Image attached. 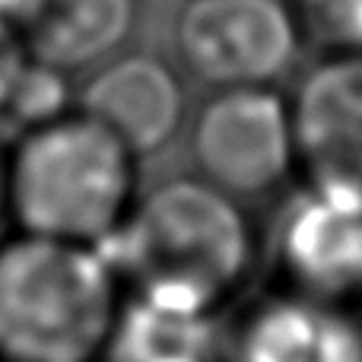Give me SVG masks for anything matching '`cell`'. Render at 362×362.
I'll use <instances>...</instances> for the list:
<instances>
[{"label":"cell","instance_id":"8","mask_svg":"<svg viewBox=\"0 0 362 362\" xmlns=\"http://www.w3.org/2000/svg\"><path fill=\"white\" fill-rule=\"evenodd\" d=\"M76 108L105 124L144 159L178 137L187 115V93L181 74L165 57L124 48L86 74Z\"/></svg>","mask_w":362,"mask_h":362},{"label":"cell","instance_id":"4","mask_svg":"<svg viewBox=\"0 0 362 362\" xmlns=\"http://www.w3.org/2000/svg\"><path fill=\"white\" fill-rule=\"evenodd\" d=\"M181 67L210 89L274 86L305 45L289 0H185L172 23Z\"/></svg>","mask_w":362,"mask_h":362},{"label":"cell","instance_id":"12","mask_svg":"<svg viewBox=\"0 0 362 362\" xmlns=\"http://www.w3.org/2000/svg\"><path fill=\"white\" fill-rule=\"evenodd\" d=\"M70 108H76V99H70V76L29 61L16 86V95L10 102L6 121H16L19 131H25V127L61 118Z\"/></svg>","mask_w":362,"mask_h":362},{"label":"cell","instance_id":"7","mask_svg":"<svg viewBox=\"0 0 362 362\" xmlns=\"http://www.w3.org/2000/svg\"><path fill=\"white\" fill-rule=\"evenodd\" d=\"M274 264L283 293L325 305L362 302V204L302 187L274 229Z\"/></svg>","mask_w":362,"mask_h":362},{"label":"cell","instance_id":"1","mask_svg":"<svg viewBox=\"0 0 362 362\" xmlns=\"http://www.w3.org/2000/svg\"><path fill=\"white\" fill-rule=\"evenodd\" d=\"M99 251L134 299L219 315L251 274L255 226L229 191L178 175L140 194L121 232Z\"/></svg>","mask_w":362,"mask_h":362},{"label":"cell","instance_id":"6","mask_svg":"<svg viewBox=\"0 0 362 362\" xmlns=\"http://www.w3.org/2000/svg\"><path fill=\"white\" fill-rule=\"evenodd\" d=\"M296 172L308 187L362 204V51H325L293 95Z\"/></svg>","mask_w":362,"mask_h":362},{"label":"cell","instance_id":"10","mask_svg":"<svg viewBox=\"0 0 362 362\" xmlns=\"http://www.w3.org/2000/svg\"><path fill=\"white\" fill-rule=\"evenodd\" d=\"M140 0H35L19 19L29 61L64 76H86L127 48Z\"/></svg>","mask_w":362,"mask_h":362},{"label":"cell","instance_id":"5","mask_svg":"<svg viewBox=\"0 0 362 362\" xmlns=\"http://www.w3.org/2000/svg\"><path fill=\"white\" fill-rule=\"evenodd\" d=\"M191 163L200 178L248 200L296 175L289 99L274 86L213 89L191 121Z\"/></svg>","mask_w":362,"mask_h":362},{"label":"cell","instance_id":"13","mask_svg":"<svg viewBox=\"0 0 362 362\" xmlns=\"http://www.w3.org/2000/svg\"><path fill=\"white\" fill-rule=\"evenodd\" d=\"M302 35L325 51H362V0H289Z\"/></svg>","mask_w":362,"mask_h":362},{"label":"cell","instance_id":"15","mask_svg":"<svg viewBox=\"0 0 362 362\" xmlns=\"http://www.w3.org/2000/svg\"><path fill=\"white\" fill-rule=\"evenodd\" d=\"M10 219V146L0 144V223Z\"/></svg>","mask_w":362,"mask_h":362},{"label":"cell","instance_id":"11","mask_svg":"<svg viewBox=\"0 0 362 362\" xmlns=\"http://www.w3.org/2000/svg\"><path fill=\"white\" fill-rule=\"evenodd\" d=\"M226 334L216 315L175 312L124 293L105 362H219Z\"/></svg>","mask_w":362,"mask_h":362},{"label":"cell","instance_id":"3","mask_svg":"<svg viewBox=\"0 0 362 362\" xmlns=\"http://www.w3.org/2000/svg\"><path fill=\"white\" fill-rule=\"evenodd\" d=\"M121 305L99 248L25 232L0 242V362H105Z\"/></svg>","mask_w":362,"mask_h":362},{"label":"cell","instance_id":"14","mask_svg":"<svg viewBox=\"0 0 362 362\" xmlns=\"http://www.w3.org/2000/svg\"><path fill=\"white\" fill-rule=\"evenodd\" d=\"M29 67V54L19 38V29L0 19V121H6L10 102L16 95V86Z\"/></svg>","mask_w":362,"mask_h":362},{"label":"cell","instance_id":"16","mask_svg":"<svg viewBox=\"0 0 362 362\" xmlns=\"http://www.w3.org/2000/svg\"><path fill=\"white\" fill-rule=\"evenodd\" d=\"M35 0H0V19L10 25H19V19L32 10Z\"/></svg>","mask_w":362,"mask_h":362},{"label":"cell","instance_id":"9","mask_svg":"<svg viewBox=\"0 0 362 362\" xmlns=\"http://www.w3.org/2000/svg\"><path fill=\"white\" fill-rule=\"evenodd\" d=\"M226 362H362V325L353 308L276 293L226 334Z\"/></svg>","mask_w":362,"mask_h":362},{"label":"cell","instance_id":"2","mask_svg":"<svg viewBox=\"0 0 362 362\" xmlns=\"http://www.w3.org/2000/svg\"><path fill=\"white\" fill-rule=\"evenodd\" d=\"M140 197V156L80 108L10 144V223L25 235L102 248Z\"/></svg>","mask_w":362,"mask_h":362}]
</instances>
